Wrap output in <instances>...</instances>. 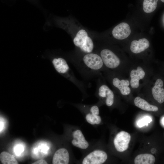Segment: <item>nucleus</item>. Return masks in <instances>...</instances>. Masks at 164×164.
I'll return each mask as SVG.
<instances>
[{
  "mask_svg": "<svg viewBox=\"0 0 164 164\" xmlns=\"http://www.w3.org/2000/svg\"><path fill=\"white\" fill-rule=\"evenodd\" d=\"M145 66L142 65H135L129 71V81L132 89L138 90L148 77V71Z\"/></svg>",
  "mask_w": 164,
  "mask_h": 164,
  "instance_id": "f257e3e1",
  "label": "nucleus"
},
{
  "mask_svg": "<svg viewBox=\"0 0 164 164\" xmlns=\"http://www.w3.org/2000/svg\"><path fill=\"white\" fill-rule=\"evenodd\" d=\"M73 43L76 46L85 53H91L93 50V41L84 29H80L77 32L73 39Z\"/></svg>",
  "mask_w": 164,
  "mask_h": 164,
  "instance_id": "f03ea898",
  "label": "nucleus"
},
{
  "mask_svg": "<svg viewBox=\"0 0 164 164\" xmlns=\"http://www.w3.org/2000/svg\"><path fill=\"white\" fill-rule=\"evenodd\" d=\"M104 65L109 69H117L122 66L121 61L118 56L110 50L105 49L100 52Z\"/></svg>",
  "mask_w": 164,
  "mask_h": 164,
  "instance_id": "7ed1b4c3",
  "label": "nucleus"
},
{
  "mask_svg": "<svg viewBox=\"0 0 164 164\" xmlns=\"http://www.w3.org/2000/svg\"><path fill=\"white\" fill-rule=\"evenodd\" d=\"M83 61L88 68L93 70H99L103 67L104 64L100 56L97 54L89 53L84 56Z\"/></svg>",
  "mask_w": 164,
  "mask_h": 164,
  "instance_id": "20e7f679",
  "label": "nucleus"
},
{
  "mask_svg": "<svg viewBox=\"0 0 164 164\" xmlns=\"http://www.w3.org/2000/svg\"><path fill=\"white\" fill-rule=\"evenodd\" d=\"M131 137L129 134L124 131L118 133L115 136L114 143L116 149L122 152L126 150L129 146Z\"/></svg>",
  "mask_w": 164,
  "mask_h": 164,
  "instance_id": "39448f33",
  "label": "nucleus"
},
{
  "mask_svg": "<svg viewBox=\"0 0 164 164\" xmlns=\"http://www.w3.org/2000/svg\"><path fill=\"white\" fill-rule=\"evenodd\" d=\"M107 155L104 151L96 150L91 152L84 159L83 164H101L105 162Z\"/></svg>",
  "mask_w": 164,
  "mask_h": 164,
  "instance_id": "423d86ee",
  "label": "nucleus"
},
{
  "mask_svg": "<svg viewBox=\"0 0 164 164\" xmlns=\"http://www.w3.org/2000/svg\"><path fill=\"white\" fill-rule=\"evenodd\" d=\"M111 82L113 86L118 90L122 95L127 96L131 93L132 88L129 80L116 77L112 78Z\"/></svg>",
  "mask_w": 164,
  "mask_h": 164,
  "instance_id": "0eeeda50",
  "label": "nucleus"
},
{
  "mask_svg": "<svg viewBox=\"0 0 164 164\" xmlns=\"http://www.w3.org/2000/svg\"><path fill=\"white\" fill-rule=\"evenodd\" d=\"M131 30L128 24L121 22L116 26L112 31L114 37L118 40L124 39L128 37L130 35Z\"/></svg>",
  "mask_w": 164,
  "mask_h": 164,
  "instance_id": "6e6552de",
  "label": "nucleus"
},
{
  "mask_svg": "<svg viewBox=\"0 0 164 164\" xmlns=\"http://www.w3.org/2000/svg\"><path fill=\"white\" fill-rule=\"evenodd\" d=\"M163 82L158 78L155 82L151 88V92L154 98L159 103L164 102V89L163 87Z\"/></svg>",
  "mask_w": 164,
  "mask_h": 164,
  "instance_id": "1a4fd4ad",
  "label": "nucleus"
},
{
  "mask_svg": "<svg viewBox=\"0 0 164 164\" xmlns=\"http://www.w3.org/2000/svg\"><path fill=\"white\" fill-rule=\"evenodd\" d=\"M150 43L146 38H142L138 40L132 41L131 43L130 49L131 51L135 54L141 53L148 48Z\"/></svg>",
  "mask_w": 164,
  "mask_h": 164,
  "instance_id": "9d476101",
  "label": "nucleus"
},
{
  "mask_svg": "<svg viewBox=\"0 0 164 164\" xmlns=\"http://www.w3.org/2000/svg\"><path fill=\"white\" fill-rule=\"evenodd\" d=\"M69 161V155L65 149H59L55 153L53 159V164H68Z\"/></svg>",
  "mask_w": 164,
  "mask_h": 164,
  "instance_id": "9b49d317",
  "label": "nucleus"
},
{
  "mask_svg": "<svg viewBox=\"0 0 164 164\" xmlns=\"http://www.w3.org/2000/svg\"><path fill=\"white\" fill-rule=\"evenodd\" d=\"M98 95L101 97L106 98L105 103L108 106H111L114 102V95L113 91L106 85L103 84L98 89Z\"/></svg>",
  "mask_w": 164,
  "mask_h": 164,
  "instance_id": "f8f14e48",
  "label": "nucleus"
},
{
  "mask_svg": "<svg viewBox=\"0 0 164 164\" xmlns=\"http://www.w3.org/2000/svg\"><path fill=\"white\" fill-rule=\"evenodd\" d=\"M73 139L72 143L74 146L82 149H86L89 146V144L85 140L81 131L77 130L73 133Z\"/></svg>",
  "mask_w": 164,
  "mask_h": 164,
  "instance_id": "ddd939ff",
  "label": "nucleus"
},
{
  "mask_svg": "<svg viewBox=\"0 0 164 164\" xmlns=\"http://www.w3.org/2000/svg\"><path fill=\"white\" fill-rule=\"evenodd\" d=\"M134 103L136 106L143 110L155 112L158 110V108L156 106L149 104L145 100L138 96L134 100Z\"/></svg>",
  "mask_w": 164,
  "mask_h": 164,
  "instance_id": "4468645a",
  "label": "nucleus"
},
{
  "mask_svg": "<svg viewBox=\"0 0 164 164\" xmlns=\"http://www.w3.org/2000/svg\"><path fill=\"white\" fill-rule=\"evenodd\" d=\"M52 62L55 69L60 73H65L69 69L66 61L62 58H54Z\"/></svg>",
  "mask_w": 164,
  "mask_h": 164,
  "instance_id": "2eb2a0df",
  "label": "nucleus"
},
{
  "mask_svg": "<svg viewBox=\"0 0 164 164\" xmlns=\"http://www.w3.org/2000/svg\"><path fill=\"white\" fill-rule=\"evenodd\" d=\"M155 161V157L151 154H141L135 158L134 163L135 164H153Z\"/></svg>",
  "mask_w": 164,
  "mask_h": 164,
  "instance_id": "dca6fc26",
  "label": "nucleus"
},
{
  "mask_svg": "<svg viewBox=\"0 0 164 164\" xmlns=\"http://www.w3.org/2000/svg\"><path fill=\"white\" fill-rule=\"evenodd\" d=\"M0 161L3 164H18L14 156L6 152H2L0 155Z\"/></svg>",
  "mask_w": 164,
  "mask_h": 164,
  "instance_id": "f3484780",
  "label": "nucleus"
},
{
  "mask_svg": "<svg viewBox=\"0 0 164 164\" xmlns=\"http://www.w3.org/2000/svg\"><path fill=\"white\" fill-rule=\"evenodd\" d=\"M158 0H144L143 5L144 11L146 13L152 12L156 9Z\"/></svg>",
  "mask_w": 164,
  "mask_h": 164,
  "instance_id": "a211bd4d",
  "label": "nucleus"
},
{
  "mask_svg": "<svg viewBox=\"0 0 164 164\" xmlns=\"http://www.w3.org/2000/svg\"><path fill=\"white\" fill-rule=\"evenodd\" d=\"M86 119L87 121L91 125L98 124L101 121V118L98 115L89 113L86 115Z\"/></svg>",
  "mask_w": 164,
  "mask_h": 164,
  "instance_id": "6ab92c4d",
  "label": "nucleus"
},
{
  "mask_svg": "<svg viewBox=\"0 0 164 164\" xmlns=\"http://www.w3.org/2000/svg\"><path fill=\"white\" fill-rule=\"evenodd\" d=\"M152 121V118L149 116H145L139 120L138 122L137 125L139 127H142L145 125H148V124Z\"/></svg>",
  "mask_w": 164,
  "mask_h": 164,
  "instance_id": "aec40b11",
  "label": "nucleus"
},
{
  "mask_svg": "<svg viewBox=\"0 0 164 164\" xmlns=\"http://www.w3.org/2000/svg\"><path fill=\"white\" fill-rule=\"evenodd\" d=\"M90 111L91 113L95 114L98 115L99 114V110L98 107L96 105L92 106L91 109Z\"/></svg>",
  "mask_w": 164,
  "mask_h": 164,
  "instance_id": "412c9836",
  "label": "nucleus"
},
{
  "mask_svg": "<svg viewBox=\"0 0 164 164\" xmlns=\"http://www.w3.org/2000/svg\"><path fill=\"white\" fill-rule=\"evenodd\" d=\"M32 164H47V162L43 159H40L33 163Z\"/></svg>",
  "mask_w": 164,
  "mask_h": 164,
  "instance_id": "4be33fe9",
  "label": "nucleus"
},
{
  "mask_svg": "<svg viewBox=\"0 0 164 164\" xmlns=\"http://www.w3.org/2000/svg\"><path fill=\"white\" fill-rule=\"evenodd\" d=\"M162 124L164 125V117H163L162 119Z\"/></svg>",
  "mask_w": 164,
  "mask_h": 164,
  "instance_id": "5701e85b",
  "label": "nucleus"
},
{
  "mask_svg": "<svg viewBox=\"0 0 164 164\" xmlns=\"http://www.w3.org/2000/svg\"><path fill=\"white\" fill-rule=\"evenodd\" d=\"M161 1L162 2H164V0H161Z\"/></svg>",
  "mask_w": 164,
  "mask_h": 164,
  "instance_id": "b1692460",
  "label": "nucleus"
}]
</instances>
